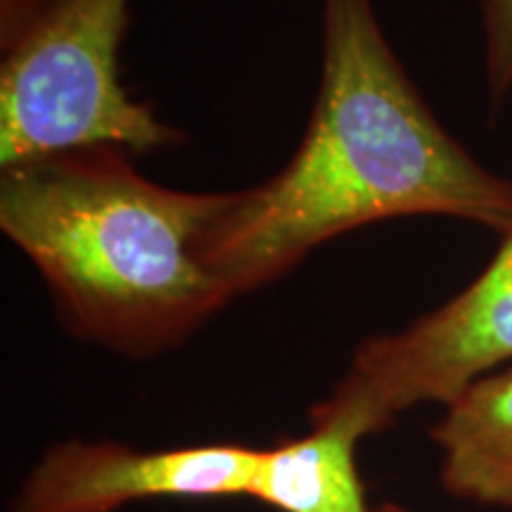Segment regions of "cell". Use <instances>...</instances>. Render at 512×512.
<instances>
[{"label":"cell","instance_id":"cell-1","mask_svg":"<svg viewBox=\"0 0 512 512\" xmlns=\"http://www.w3.org/2000/svg\"><path fill=\"white\" fill-rule=\"evenodd\" d=\"M413 216L501 238L512 226V178L446 131L384 36L375 0H323V64L304 136L271 178L226 192L204 261L238 299L342 235Z\"/></svg>","mask_w":512,"mask_h":512},{"label":"cell","instance_id":"cell-2","mask_svg":"<svg viewBox=\"0 0 512 512\" xmlns=\"http://www.w3.org/2000/svg\"><path fill=\"white\" fill-rule=\"evenodd\" d=\"M112 145L0 169V230L69 337L124 358L183 347L233 302L204 261L226 192L152 181Z\"/></svg>","mask_w":512,"mask_h":512},{"label":"cell","instance_id":"cell-3","mask_svg":"<svg viewBox=\"0 0 512 512\" xmlns=\"http://www.w3.org/2000/svg\"><path fill=\"white\" fill-rule=\"evenodd\" d=\"M128 24L131 0H0V169L81 147L185 143L124 86Z\"/></svg>","mask_w":512,"mask_h":512},{"label":"cell","instance_id":"cell-4","mask_svg":"<svg viewBox=\"0 0 512 512\" xmlns=\"http://www.w3.org/2000/svg\"><path fill=\"white\" fill-rule=\"evenodd\" d=\"M512 366V226L465 290L406 328L358 344L309 427H332L361 444L425 403L448 406L465 389Z\"/></svg>","mask_w":512,"mask_h":512},{"label":"cell","instance_id":"cell-5","mask_svg":"<svg viewBox=\"0 0 512 512\" xmlns=\"http://www.w3.org/2000/svg\"><path fill=\"white\" fill-rule=\"evenodd\" d=\"M261 448L197 444L136 448L121 441H57L29 467L8 512H119L143 501L252 498Z\"/></svg>","mask_w":512,"mask_h":512},{"label":"cell","instance_id":"cell-6","mask_svg":"<svg viewBox=\"0 0 512 512\" xmlns=\"http://www.w3.org/2000/svg\"><path fill=\"white\" fill-rule=\"evenodd\" d=\"M448 496L512 510V366L482 377L448 403L430 430Z\"/></svg>","mask_w":512,"mask_h":512},{"label":"cell","instance_id":"cell-7","mask_svg":"<svg viewBox=\"0 0 512 512\" xmlns=\"http://www.w3.org/2000/svg\"><path fill=\"white\" fill-rule=\"evenodd\" d=\"M358 441L332 427L261 448L252 501L275 512H408L373 503L356 463Z\"/></svg>","mask_w":512,"mask_h":512},{"label":"cell","instance_id":"cell-8","mask_svg":"<svg viewBox=\"0 0 512 512\" xmlns=\"http://www.w3.org/2000/svg\"><path fill=\"white\" fill-rule=\"evenodd\" d=\"M484 31V74L491 107L498 110L512 91V0H479Z\"/></svg>","mask_w":512,"mask_h":512}]
</instances>
